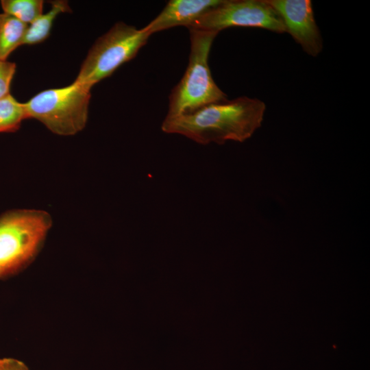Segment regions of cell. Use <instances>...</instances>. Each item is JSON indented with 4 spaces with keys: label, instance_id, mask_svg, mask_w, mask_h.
<instances>
[{
    "label": "cell",
    "instance_id": "6da1fadb",
    "mask_svg": "<svg viewBox=\"0 0 370 370\" xmlns=\"http://www.w3.org/2000/svg\"><path fill=\"white\" fill-rule=\"evenodd\" d=\"M265 103L246 96L211 103L192 113L164 119L161 129L201 145L243 142L262 125Z\"/></svg>",
    "mask_w": 370,
    "mask_h": 370
},
{
    "label": "cell",
    "instance_id": "7a4b0ae2",
    "mask_svg": "<svg viewBox=\"0 0 370 370\" xmlns=\"http://www.w3.org/2000/svg\"><path fill=\"white\" fill-rule=\"evenodd\" d=\"M52 225L51 214L40 209H14L0 214V280L20 273L36 259Z\"/></svg>",
    "mask_w": 370,
    "mask_h": 370
},
{
    "label": "cell",
    "instance_id": "3957f363",
    "mask_svg": "<svg viewBox=\"0 0 370 370\" xmlns=\"http://www.w3.org/2000/svg\"><path fill=\"white\" fill-rule=\"evenodd\" d=\"M190 49L188 64L180 81L169 97L166 119L192 113L211 103L227 100L214 82L208 64L216 32L188 28Z\"/></svg>",
    "mask_w": 370,
    "mask_h": 370
},
{
    "label": "cell",
    "instance_id": "277c9868",
    "mask_svg": "<svg viewBox=\"0 0 370 370\" xmlns=\"http://www.w3.org/2000/svg\"><path fill=\"white\" fill-rule=\"evenodd\" d=\"M90 97V90L75 81L44 90L23 103L26 119L39 121L55 134L73 136L86 127Z\"/></svg>",
    "mask_w": 370,
    "mask_h": 370
},
{
    "label": "cell",
    "instance_id": "5b68a950",
    "mask_svg": "<svg viewBox=\"0 0 370 370\" xmlns=\"http://www.w3.org/2000/svg\"><path fill=\"white\" fill-rule=\"evenodd\" d=\"M151 34L123 22L114 24L90 49L75 82L91 90L133 59Z\"/></svg>",
    "mask_w": 370,
    "mask_h": 370
},
{
    "label": "cell",
    "instance_id": "8992f818",
    "mask_svg": "<svg viewBox=\"0 0 370 370\" xmlns=\"http://www.w3.org/2000/svg\"><path fill=\"white\" fill-rule=\"evenodd\" d=\"M232 27L265 29L286 32L283 21L267 0H224L187 28L219 32Z\"/></svg>",
    "mask_w": 370,
    "mask_h": 370
},
{
    "label": "cell",
    "instance_id": "52a82bcc",
    "mask_svg": "<svg viewBox=\"0 0 370 370\" xmlns=\"http://www.w3.org/2000/svg\"><path fill=\"white\" fill-rule=\"evenodd\" d=\"M278 13L288 32L309 56H317L323 39L310 0H267Z\"/></svg>",
    "mask_w": 370,
    "mask_h": 370
},
{
    "label": "cell",
    "instance_id": "ba28073f",
    "mask_svg": "<svg viewBox=\"0 0 370 370\" xmlns=\"http://www.w3.org/2000/svg\"><path fill=\"white\" fill-rule=\"evenodd\" d=\"M224 0H171L142 29L153 34L177 26L191 25Z\"/></svg>",
    "mask_w": 370,
    "mask_h": 370
},
{
    "label": "cell",
    "instance_id": "9c48e42d",
    "mask_svg": "<svg viewBox=\"0 0 370 370\" xmlns=\"http://www.w3.org/2000/svg\"><path fill=\"white\" fill-rule=\"evenodd\" d=\"M51 7L46 14H42L28 25L23 45H36L45 41L49 36L53 23L61 13L70 12L68 1H51Z\"/></svg>",
    "mask_w": 370,
    "mask_h": 370
},
{
    "label": "cell",
    "instance_id": "30bf717a",
    "mask_svg": "<svg viewBox=\"0 0 370 370\" xmlns=\"http://www.w3.org/2000/svg\"><path fill=\"white\" fill-rule=\"evenodd\" d=\"M28 25L6 13L0 14V60L8 56L23 42Z\"/></svg>",
    "mask_w": 370,
    "mask_h": 370
},
{
    "label": "cell",
    "instance_id": "8fae6325",
    "mask_svg": "<svg viewBox=\"0 0 370 370\" xmlns=\"http://www.w3.org/2000/svg\"><path fill=\"white\" fill-rule=\"evenodd\" d=\"M26 119L23 103L10 94L0 99V133L17 131Z\"/></svg>",
    "mask_w": 370,
    "mask_h": 370
},
{
    "label": "cell",
    "instance_id": "7c38bea8",
    "mask_svg": "<svg viewBox=\"0 0 370 370\" xmlns=\"http://www.w3.org/2000/svg\"><path fill=\"white\" fill-rule=\"evenodd\" d=\"M43 5L42 0L1 1L4 13L10 14L27 25L42 14Z\"/></svg>",
    "mask_w": 370,
    "mask_h": 370
},
{
    "label": "cell",
    "instance_id": "4fadbf2b",
    "mask_svg": "<svg viewBox=\"0 0 370 370\" xmlns=\"http://www.w3.org/2000/svg\"><path fill=\"white\" fill-rule=\"evenodd\" d=\"M16 64L0 60V99L10 95L12 81L16 73Z\"/></svg>",
    "mask_w": 370,
    "mask_h": 370
},
{
    "label": "cell",
    "instance_id": "5bb4252c",
    "mask_svg": "<svg viewBox=\"0 0 370 370\" xmlns=\"http://www.w3.org/2000/svg\"><path fill=\"white\" fill-rule=\"evenodd\" d=\"M1 370H29L22 361L13 358H2Z\"/></svg>",
    "mask_w": 370,
    "mask_h": 370
},
{
    "label": "cell",
    "instance_id": "9a60e30c",
    "mask_svg": "<svg viewBox=\"0 0 370 370\" xmlns=\"http://www.w3.org/2000/svg\"><path fill=\"white\" fill-rule=\"evenodd\" d=\"M2 367V358H0V370H1Z\"/></svg>",
    "mask_w": 370,
    "mask_h": 370
}]
</instances>
